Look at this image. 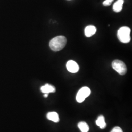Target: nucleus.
<instances>
[{"instance_id":"1a4fd4ad","label":"nucleus","mask_w":132,"mask_h":132,"mask_svg":"<svg viewBox=\"0 0 132 132\" xmlns=\"http://www.w3.org/2000/svg\"><path fill=\"white\" fill-rule=\"evenodd\" d=\"M47 118L48 120L52 121L54 122H58L59 121L58 114L55 112L48 113L47 115Z\"/></svg>"},{"instance_id":"423d86ee","label":"nucleus","mask_w":132,"mask_h":132,"mask_svg":"<svg viewBox=\"0 0 132 132\" xmlns=\"http://www.w3.org/2000/svg\"><path fill=\"white\" fill-rule=\"evenodd\" d=\"M41 90L44 94H48L49 93H55L56 92V89L53 86L49 84H46L41 87Z\"/></svg>"},{"instance_id":"6e6552de","label":"nucleus","mask_w":132,"mask_h":132,"mask_svg":"<svg viewBox=\"0 0 132 132\" xmlns=\"http://www.w3.org/2000/svg\"><path fill=\"white\" fill-rule=\"evenodd\" d=\"M95 122L96 124L101 129H104L107 126V124L105 121V118L102 115L99 116Z\"/></svg>"},{"instance_id":"9d476101","label":"nucleus","mask_w":132,"mask_h":132,"mask_svg":"<svg viewBox=\"0 0 132 132\" xmlns=\"http://www.w3.org/2000/svg\"><path fill=\"white\" fill-rule=\"evenodd\" d=\"M124 0H118L113 5V11L117 13L120 12L123 8Z\"/></svg>"},{"instance_id":"f8f14e48","label":"nucleus","mask_w":132,"mask_h":132,"mask_svg":"<svg viewBox=\"0 0 132 132\" xmlns=\"http://www.w3.org/2000/svg\"><path fill=\"white\" fill-rule=\"evenodd\" d=\"M113 0H105L103 3V5L105 6H109L112 4Z\"/></svg>"},{"instance_id":"9b49d317","label":"nucleus","mask_w":132,"mask_h":132,"mask_svg":"<svg viewBox=\"0 0 132 132\" xmlns=\"http://www.w3.org/2000/svg\"><path fill=\"white\" fill-rule=\"evenodd\" d=\"M78 127L81 132H88L89 127L87 123L84 121H81L78 124Z\"/></svg>"},{"instance_id":"ddd939ff","label":"nucleus","mask_w":132,"mask_h":132,"mask_svg":"<svg viewBox=\"0 0 132 132\" xmlns=\"http://www.w3.org/2000/svg\"><path fill=\"white\" fill-rule=\"evenodd\" d=\"M111 132H123V131L121 128L117 126L113 128Z\"/></svg>"},{"instance_id":"f257e3e1","label":"nucleus","mask_w":132,"mask_h":132,"mask_svg":"<svg viewBox=\"0 0 132 132\" xmlns=\"http://www.w3.org/2000/svg\"><path fill=\"white\" fill-rule=\"evenodd\" d=\"M67 44V39L64 36H58L52 39L49 44L51 49L57 52L62 50Z\"/></svg>"},{"instance_id":"20e7f679","label":"nucleus","mask_w":132,"mask_h":132,"mask_svg":"<svg viewBox=\"0 0 132 132\" xmlns=\"http://www.w3.org/2000/svg\"><path fill=\"white\" fill-rule=\"evenodd\" d=\"M91 93V91L89 88L87 87H84L80 89L78 92L76 99L78 102L82 103L83 102L85 99L88 97Z\"/></svg>"},{"instance_id":"0eeeda50","label":"nucleus","mask_w":132,"mask_h":132,"mask_svg":"<svg viewBox=\"0 0 132 132\" xmlns=\"http://www.w3.org/2000/svg\"><path fill=\"white\" fill-rule=\"evenodd\" d=\"M96 32V27L90 25L86 27L85 29V36L87 37H90L94 35Z\"/></svg>"},{"instance_id":"7ed1b4c3","label":"nucleus","mask_w":132,"mask_h":132,"mask_svg":"<svg viewBox=\"0 0 132 132\" xmlns=\"http://www.w3.org/2000/svg\"><path fill=\"white\" fill-rule=\"evenodd\" d=\"M112 67L121 76L125 75L127 72V67L123 62L119 60H114L112 62Z\"/></svg>"},{"instance_id":"4468645a","label":"nucleus","mask_w":132,"mask_h":132,"mask_svg":"<svg viewBox=\"0 0 132 132\" xmlns=\"http://www.w3.org/2000/svg\"><path fill=\"white\" fill-rule=\"evenodd\" d=\"M48 94H44V96L45 98H47V96H48Z\"/></svg>"},{"instance_id":"f03ea898","label":"nucleus","mask_w":132,"mask_h":132,"mask_svg":"<svg viewBox=\"0 0 132 132\" xmlns=\"http://www.w3.org/2000/svg\"><path fill=\"white\" fill-rule=\"evenodd\" d=\"M131 29L128 27H122L119 28L118 31V37L120 42L128 43L131 41Z\"/></svg>"},{"instance_id":"39448f33","label":"nucleus","mask_w":132,"mask_h":132,"mask_svg":"<svg viewBox=\"0 0 132 132\" xmlns=\"http://www.w3.org/2000/svg\"><path fill=\"white\" fill-rule=\"evenodd\" d=\"M66 67L68 71L71 73H76L79 70L78 65L73 60H69L67 63Z\"/></svg>"}]
</instances>
